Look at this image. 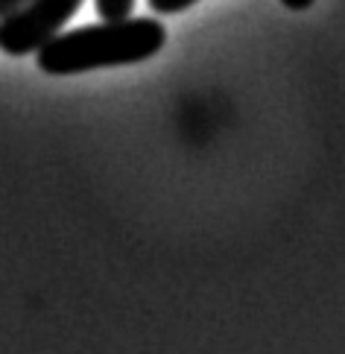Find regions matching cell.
<instances>
[{
	"label": "cell",
	"mask_w": 345,
	"mask_h": 354,
	"mask_svg": "<svg viewBox=\"0 0 345 354\" xmlns=\"http://www.w3.org/2000/svg\"><path fill=\"white\" fill-rule=\"evenodd\" d=\"M167 30L156 18H118L53 35L35 50L38 68L50 77H73V73L97 68L138 65L161 53Z\"/></svg>",
	"instance_id": "obj_1"
},
{
	"label": "cell",
	"mask_w": 345,
	"mask_h": 354,
	"mask_svg": "<svg viewBox=\"0 0 345 354\" xmlns=\"http://www.w3.org/2000/svg\"><path fill=\"white\" fill-rule=\"evenodd\" d=\"M85 0H24L0 18V50L6 56H27L47 44L80 12Z\"/></svg>",
	"instance_id": "obj_2"
},
{
	"label": "cell",
	"mask_w": 345,
	"mask_h": 354,
	"mask_svg": "<svg viewBox=\"0 0 345 354\" xmlns=\"http://www.w3.org/2000/svg\"><path fill=\"white\" fill-rule=\"evenodd\" d=\"M97 15L103 21H118V18H129L135 9V0H94Z\"/></svg>",
	"instance_id": "obj_3"
},
{
	"label": "cell",
	"mask_w": 345,
	"mask_h": 354,
	"mask_svg": "<svg viewBox=\"0 0 345 354\" xmlns=\"http://www.w3.org/2000/svg\"><path fill=\"white\" fill-rule=\"evenodd\" d=\"M194 3L196 0H149V9L158 12V15H176V12H185Z\"/></svg>",
	"instance_id": "obj_4"
},
{
	"label": "cell",
	"mask_w": 345,
	"mask_h": 354,
	"mask_svg": "<svg viewBox=\"0 0 345 354\" xmlns=\"http://www.w3.org/2000/svg\"><path fill=\"white\" fill-rule=\"evenodd\" d=\"M290 12H304V9H310L313 6V0H281Z\"/></svg>",
	"instance_id": "obj_5"
},
{
	"label": "cell",
	"mask_w": 345,
	"mask_h": 354,
	"mask_svg": "<svg viewBox=\"0 0 345 354\" xmlns=\"http://www.w3.org/2000/svg\"><path fill=\"white\" fill-rule=\"evenodd\" d=\"M21 3H24V0H0V18H3V15H9L12 9H18Z\"/></svg>",
	"instance_id": "obj_6"
}]
</instances>
